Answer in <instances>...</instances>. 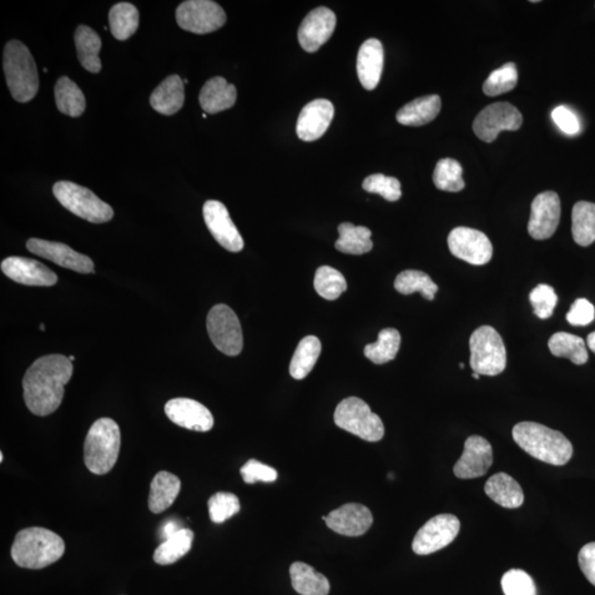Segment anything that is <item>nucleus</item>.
Masks as SVG:
<instances>
[{
  "instance_id": "f257e3e1",
  "label": "nucleus",
  "mask_w": 595,
  "mask_h": 595,
  "mask_svg": "<svg viewBox=\"0 0 595 595\" xmlns=\"http://www.w3.org/2000/svg\"><path fill=\"white\" fill-rule=\"evenodd\" d=\"M73 374L69 357L52 354L40 357L28 368L23 380L24 398L35 416L52 415L63 401L64 386Z\"/></svg>"
},
{
  "instance_id": "f03ea898",
  "label": "nucleus",
  "mask_w": 595,
  "mask_h": 595,
  "mask_svg": "<svg viewBox=\"0 0 595 595\" xmlns=\"http://www.w3.org/2000/svg\"><path fill=\"white\" fill-rule=\"evenodd\" d=\"M513 438L529 456L539 461L562 467L570 461L573 447L562 432L541 423L524 421L513 428Z\"/></svg>"
},
{
  "instance_id": "7ed1b4c3",
  "label": "nucleus",
  "mask_w": 595,
  "mask_h": 595,
  "mask_svg": "<svg viewBox=\"0 0 595 595\" xmlns=\"http://www.w3.org/2000/svg\"><path fill=\"white\" fill-rule=\"evenodd\" d=\"M65 552L63 539L58 534L42 527L23 529L17 534L12 547V558L17 566L43 569L57 562Z\"/></svg>"
},
{
  "instance_id": "20e7f679",
  "label": "nucleus",
  "mask_w": 595,
  "mask_h": 595,
  "mask_svg": "<svg viewBox=\"0 0 595 595\" xmlns=\"http://www.w3.org/2000/svg\"><path fill=\"white\" fill-rule=\"evenodd\" d=\"M4 71L10 94L17 102L28 103L37 95V65L29 49L18 40H10L5 47Z\"/></svg>"
},
{
  "instance_id": "39448f33",
  "label": "nucleus",
  "mask_w": 595,
  "mask_h": 595,
  "mask_svg": "<svg viewBox=\"0 0 595 595\" xmlns=\"http://www.w3.org/2000/svg\"><path fill=\"white\" fill-rule=\"evenodd\" d=\"M120 451V430L110 418H100L90 428L84 442V462L90 472L105 476L113 470Z\"/></svg>"
},
{
  "instance_id": "423d86ee",
  "label": "nucleus",
  "mask_w": 595,
  "mask_h": 595,
  "mask_svg": "<svg viewBox=\"0 0 595 595\" xmlns=\"http://www.w3.org/2000/svg\"><path fill=\"white\" fill-rule=\"evenodd\" d=\"M335 425L368 442L382 440L385 427L380 416L371 411L361 398L349 397L337 405L335 412Z\"/></svg>"
},
{
  "instance_id": "0eeeda50",
  "label": "nucleus",
  "mask_w": 595,
  "mask_h": 595,
  "mask_svg": "<svg viewBox=\"0 0 595 595\" xmlns=\"http://www.w3.org/2000/svg\"><path fill=\"white\" fill-rule=\"evenodd\" d=\"M470 365L480 375L496 376L505 371L507 354L502 336L490 326H483L470 337Z\"/></svg>"
},
{
  "instance_id": "6e6552de",
  "label": "nucleus",
  "mask_w": 595,
  "mask_h": 595,
  "mask_svg": "<svg viewBox=\"0 0 595 595\" xmlns=\"http://www.w3.org/2000/svg\"><path fill=\"white\" fill-rule=\"evenodd\" d=\"M53 194L65 209L90 223H106L113 219L112 206L105 203L92 191L82 185L70 181H60L54 184Z\"/></svg>"
},
{
  "instance_id": "1a4fd4ad",
  "label": "nucleus",
  "mask_w": 595,
  "mask_h": 595,
  "mask_svg": "<svg viewBox=\"0 0 595 595\" xmlns=\"http://www.w3.org/2000/svg\"><path fill=\"white\" fill-rule=\"evenodd\" d=\"M206 327L216 349L229 356L243 350V331L235 312L226 305H216L209 312Z\"/></svg>"
},
{
  "instance_id": "9d476101",
  "label": "nucleus",
  "mask_w": 595,
  "mask_h": 595,
  "mask_svg": "<svg viewBox=\"0 0 595 595\" xmlns=\"http://www.w3.org/2000/svg\"><path fill=\"white\" fill-rule=\"evenodd\" d=\"M179 27L196 34L216 32L224 26L226 14L219 4L211 0H188L175 12Z\"/></svg>"
},
{
  "instance_id": "9b49d317",
  "label": "nucleus",
  "mask_w": 595,
  "mask_h": 595,
  "mask_svg": "<svg viewBox=\"0 0 595 595\" xmlns=\"http://www.w3.org/2000/svg\"><path fill=\"white\" fill-rule=\"evenodd\" d=\"M460 521L451 514L432 517L418 531L412 542L413 552L427 556L450 544L460 532Z\"/></svg>"
},
{
  "instance_id": "f8f14e48",
  "label": "nucleus",
  "mask_w": 595,
  "mask_h": 595,
  "mask_svg": "<svg viewBox=\"0 0 595 595\" xmlns=\"http://www.w3.org/2000/svg\"><path fill=\"white\" fill-rule=\"evenodd\" d=\"M523 116L515 106L501 102L488 105L477 116L473 132L486 143H493L504 130L515 132L521 128Z\"/></svg>"
},
{
  "instance_id": "ddd939ff",
  "label": "nucleus",
  "mask_w": 595,
  "mask_h": 595,
  "mask_svg": "<svg viewBox=\"0 0 595 595\" xmlns=\"http://www.w3.org/2000/svg\"><path fill=\"white\" fill-rule=\"evenodd\" d=\"M448 246L453 256L476 266L492 260L493 245L482 231L470 228H457L448 236Z\"/></svg>"
},
{
  "instance_id": "4468645a",
  "label": "nucleus",
  "mask_w": 595,
  "mask_h": 595,
  "mask_svg": "<svg viewBox=\"0 0 595 595\" xmlns=\"http://www.w3.org/2000/svg\"><path fill=\"white\" fill-rule=\"evenodd\" d=\"M561 216L562 203L556 193L546 191L538 194L532 203L529 235L537 241L551 239L558 229Z\"/></svg>"
},
{
  "instance_id": "2eb2a0df",
  "label": "nucleus",
  "mask_w": 595,
  "mask_h": 595,
  "mask_svg": "<svg viewBox=\"0 0 595 595\" xmlns=\"http://www.w3.org/2000/svg\"><path fill=\"white\" fill-rule=\"evenodd\" d=\"M203 218L212 236L218 243L231 253H239L244 249V240L228 209L220 201L210 200L203 206Z\"/></svg>"
},
{
  "instance_id": "dca6fc26",
  "label": "nucleus",
  "mask_w": 595,
  "mask_h": 595,
  "mask_svg": "<svg viewBox=\"0 0 595 595\" xmlns=\"http://www.w3.org/2000/svg\"><path fill=\"white\" fill-rule=\"evenodd\" d=\"M30 253L42 257L54 264L64 267L80 274L94 272V263L90 257L78 253L68 245L40 239H32L27 241Z\"/></svg>"
},
{
  "instance_id": "f3484780",
  "label": "nucleus",
  "mask_w": 595,
  "mask_h": 595,
  "mask_svg": "<svg viewBox=\"0 0 595 595\" xmlns=\"http://www.w3.org/2000/svg\"><path fill=\"white\" fill-rule=\"evenodd\" d=\"M493 464L491 443L480 436L468 437L464 443L463 455L456 463L453 472L462 480L486 476Z\"/></svg>"
},
{
  "instance_id": "a211bd4d",
  "label": "nucleus",
  "mask_w": 595,
  "mask_h": 595,
  "mask_svg": "<svg viewBox=\"0 0 595 595\" xmlns=\"http://www.w3.org/2000/svg\"><path fill=\"white\" fill-rule=\"evenodd\" d=\"M336 26V16L331 9L319 7L307 14L301 23L298 40L307 52H316L332 37Z\"/></svg>"
},
{
  "instance_id": "6ab92c4d",
  "label": "nucleus",
  "mask_w": 595,
  "mask_h": 595,
  "mask_svg": "<svg viewBox=\"0 0 595 595\" xmlns=\"http://www.w3.org/2000/svg\"><path fill=\"white\" fill-rule=\"evenodd\" d=\"M165 411L171 421L188 430L206 432L214 426L211 411L190 398H175L165 403Z\"/></svg>"
},
{
  "instance_id": "aec40b11",
  "label": "nucleus",
  "mask_w": 595,
  "mask_h": 595,
  "mask_svg": "<svg viewBox=\"0 0 595 595\" xmlns=\"http://www.w3.org/2000/svg\"><path fill=\"white\" fill-rule=\"evenodd\" d=\"M2 270L8 279L22 285L52 287L58 282V276L52 269L26 257H8L3 260Z\"/></svg>"
},
{
  "instance_id": "412c9836",
  "label": "nucleus",
  "mask_w": 595,
  "mask_h": 595,
  "mask_svg": "<svg viewBox=\"0 0 595 595\" xmlns=\"http://www.w3.org/2000/svg\"><path fill=\"white\" fill-rule=\"evenodd\" d=\"M325 522L333 532L343 536L359 537L368 532L373 524V515L362 504L350 503L332 511L324 517Z\"/></svg>"
},
{
  "instance_id": "4be33fe9",
  "label": "nucleus",
  "mask_w": 595,
  "mask_h": 595,
  "mask_svg": "<svg viewBox=\"0 0 595 595\" xmlns=\"http://www.w3.org/2000/svg\"><path fill=\"white\" fill-rule=\"evenodd\" d=\"M333 118H335V106L330 100H312L302 109L298 118V137L309 143L321 138L329 128Z\"/></svg>"
},
{
  "instance_id": "5701e85b",
  "label": "nucleus",
  "mask_w": 595,
  "mask_h": 595,
  "mask_svg": "<svg viewBox=\"0 0 595 595\" xmlns=\"http://www.w3.org/2000/svg\"><path fill=\"white\" fill-rule=\"evenodd\" d=\"M356 69L363 88L375 90L384 69V48L380 40L372 38L362 44L357 54Z\"/></svg>"
},
{
  "instance_id": "b1692460",
  "label": "nucleus",
  "mask_w": 595,
  "mask_h": 595,
  "mask_svg": "<svg viewBox=\"0 0 595 595\" xmlns=\"http://www.w3.org/2000/svg\"><path fill=\"white\" fill-rule=\"evenodd\" d=\"M237 99L236 88L224 78H212L200 93L201 108L208 114H218L233 108Z\"/></svg>"
},
{
  "instance_id": "393cba45",
  "label": "nucleus",
  "mask_w": 595,
  "mask_h": 595,
  "mask_svg": "<svg viewBox=\"0 0 595 595\" xmlns=\"http://www.w3.org/2000/svg\"><path fill=\"white\" fill-rule=\"evenodd\" d=\"M184 104V84L179 75L166 78L151 94L150 105L156 112L170 116L178 113Z\"/></svg>"
},
{
  "instance_id": "a878e982",
  "label": "nucleus",
  "mask_w": 595,
  "mask_h": 595,
  "mask_svg": "<svg viewBox=\"0 0 595 595\" xmlns=\"http://www.w3.org/2000/svg\"><path fill=\"white\" fill-rule=\"evenodd\" d=\"M486 496L502 507L515 509L524 503V492L515 478L506 473H496L488 478L486 487Z\"/></svg>"
},
{
  "instance_id": "bb28decb",
  "label": "nucleus",
  "mask_w": 595,
  "mask_h": 595,
  "mask_svg": "<svg viewBox=\"0 0 595 595\" xmlns=\"http://www.w3.org/2000/svg\"><path fill=\"white\" fill-rule=\"evenodd\" d=\"M441 109V99L438 95H428L412 100L398 110L396 115L397 122L418 128L432 122L437 118Z\"/></svg>"
},
{
  "instance_id": "cd10ccee",
  "label": "nucleus",
  "mask_w": 595,
  "mask_h": 595,
  "mask_svg": "<svg viewBox=\"0 0 595 595\" xmlns=\"http://www.w3.org/2000/svg\"><path fill=\"white\" fill-rule=\"evenodd\" d=\"M181 481L175 474L161 471L156 474L150 486L148 506L151 512L160 514L168 509L178 497Z\"/></svg>"
},
{
  "instance_id": "c85d7f7f",
  "label": "nucleus",
  "mask_w": 595,
  "mask_h": 595,
  "mask_svg": "<svg viewBox=\"0 0 595 595\" xmlns=\"http://www.w3.org/2000/svg\"><path fill=\"white\" fill-rule=\"evenodd\" d=\"M75 47L78 58L82 67L90 73H99L102 70V62L99 57L102 49V40L92 28L80 24L74 34Z\"/></svg>"
},
{
  "instance_id": "c756f323",
  "label": "nucleus",
  "mask_w": 595,
  "mask_h": 595,
  "mask_svg": "<svg viewBox=\"0 0 595 595\" xmlns=\"http://www.w3.org/2000/svg\"><path fill=\"white\" fill-rule=\"evenodd\" d=\"M290 578L295 591L301 595H327L330 592L329 580L305 562L291 564Z\"/></svg>"
},
{
  "instance_id": "7c9ffc66",
  "label": "nucleus",
  "mask_w": 595,
  "mask_h": 595,
  "mask_svg": "<svg viewBox=\"0 0 595 595\" xmlns=\"http://www.w3.org/2000/svg\"><path fill=\"white\" fill-rule=\"evenodd\" d=\"M339 240L335 241V249L341 253L363 255L373 249L372 231L365 226H355L352 223L339 225Z\"/></svg>"
},
{
  "instance_id": "2f4dec72",
  "label": "nucleus",
  "mask_w": 595,
  "mask_h": 595,
  "mask_svg": "<svg viewBox=\"0 0 595 595\" xmlns=\"http://www.w3.org/2000/svg\"><path fill=\"white\" fill-rule=\"evenodd\" d=\"M321 342L315 335L306 336L297 346L290 363V375L295 380H304L314 370L321 354Z\"/></svg>"
},
{
  "instance_id": "473e14b6",
  "label": "nucleus",
  "mask_w": 595,
  "mask_h": 595,
  "mask_svg": "<svg viewBox=\"0 0 595 595\" xmlns=\"http://www.w3.org/2000/svg\"><path fill=\"white\" fill-rule=\"evenodd\" d=\"M55 103L57 108L64 115L70 118H79L85 110V97L72 80L62 77L58 80L54 88Z\"/></svg>"
},
{
  "instance_id": "72a5a7b5",
  "label": "nucleus",
  "mask_w": 595,
  "mask_h": 595,
  "mask_svg": "<svg viewBox=\"0 0 595 595\" xmlns=\"http://www.w3.org/2000/svg\"><path fill=\"white\" fill-rule=\"evenodd\" d=\"M548 346L552 355L569 359L573 364L583 365L589 360L586 342L582 337L570 335V333H556L549 340Z\"/></svg>"
},
{
  "instance_id": "f704fd0d",
  "label": "nucleus",
  "mask_w": 595,
  "mask_h": 595,
  "mask_svg": "<svg viewBox=\"0 0 595 595\" xmlns=\"http://www.w3.org/2000/svg\"><path fill=\"white\" fill-rule=\"evenodd\" d=\"M194 538V533L191 529H181L173 537L165 539L156 549L154 553L155 562L161 564V566H168V564H173L180 561L193 548Z\"/></svg>"
},
{
  "instance_id": "c9c22d12",
  "label": "nucleus",
  "mask_w": 595,
  "mask_h": 595,
  "mask_svg": "<svg viewBox=\"0 0 595 595\" xmlns=\"http://www.w3.org/2000/svg\"><path fill=\"white\" fill-rule=\"evenodd\" d=\"M572 236L580 246L587 247L595 241V204L580 201L572 209Z\"/></svg>"
},
{
  "instance_id": "e433bc0d",
  "label": "nucleus",
  "mask_w": 595,
  "mask_h": 595,
  "mask_svg": "<svg viewBox=\"0 0 595 595\" xmlns=\"http://www.w3.org/2000/svg\"><path fill=\"white\" fill-rule=\"evenodd\" d=\"M109 27L114 38L125 42L137 32L139 13L134 5L119 3L109 10Z\"/></svg>"
},
{
  "instance_id": "4c0bfd02",
  "label": "nucleus",
  "mask_w": 595,
  "mask_h": 595,
  "mask_svg": "<svg viewBox=\"0 0 595 595\" xmlns=\"http://www.w3.org/2000/svg\"><path fill=\"white\" fill-rule=\"evenodd\" d=\"M401 342V333L396 329H384L378 335V340L367 345L364 354L374 364L382 365L395 360L400 351Z\"/></svg>"
},
{
  "instance_id": "58836bf2",
  "label": "nucleus",
  "mask_w": 595,
  "mask_h": 595,
  "mask_svg": "<svg viewBox=\"0 0 595 595\" xmlns=\"http://www.w3.org/2000/svg\"><path fill=\"white\" fill-rule=\"evenodd\" d=\"M395 289L401 295H411L415 292L426 298L427 300L435 299L439 290L430 275L420 270H405L397 276Z\"/></svg>"
},
{
  "instance_id": "ea45409f",
  "label": "nucleus",
  "mask_w": 595,
  "mask_h": 595,
  "mask_svg": "<svg viewBox=\"0 0 595 595\" xmlns=\"http://www.w3.org/2000/svg\"><path fill=\"white\" fill-rule=\"evenodd\" d=\"M462 174V166L457 160L441 159L438 161L435 173H433V183L439 190L447 191V193H460L466 186Z\"/></svg>"
},
{
  "instance_id": "a19ab883",
  "label": "nucleus",
  "mask_w": 595,
  "mask_h": 595,
  "mask_svg": "<svg viewBox=\"0 0 595 595\" xmlns=\"http://www.w3.org/2000/svg\"><path fill=\"white\" fill-rule=\"evenodd\" d=\"M314 285L317 294L326 300H336L347 289L345 276L330 266L317 269Z\"/></svg>"
},
{
  "instance_id": "79ce46f5",
  "label": "nucleus",
  "mask_w": 595,
  "mask_h": 595,
  "mask_svg": "<svg viewBox=\"0 0 595 595\" xmlns=\"http://www.w3.org/2000/svg\"><path fill=\"white\" fill-rule=\"evenodd\" d=\"M518 82V71L515 63L504 64L503 67L493 71L483 84V92L487 97H497L511 92Z\"/></svg>"
},
{
  "instance_id": "37998d69",
  "label": "nucleus",
  "mask_w": 595,
  "mask_h": 595,
  "mask_svg": "<svg viewBox=\"0 0 595 595\" xmlns=\"http://www.w3.org/2000/svg\"><path fill=\"white\" fill-rule=\"evenodd\" d=\"M211 521L222 524L240 512V499L233 493L219 492L211 496L208 502Z\"/></svg>"
},
{
  "instance_id": "c03bdc74",
  "label": "nucleus",
  "mask_w": 595,
  "mask_h": 595,
  "mask_svg": "<svg viewBox=\"0 0 595 595\" xmlns=\"http://www.w3.org/2000/svg\"><path fill=\"white\" fill-rule=\"evenodd\" d=\"M363 189L370 194H377L387 201L396 202L401 198V184L392 176L382 174L367 176L363 183Z\"/></svg>"
},
{
  "instance_id": "a18cd8bd",
  "label": "nucleus",
  "mask_w": 595,
  "mask_h": 595,
  "mask_svg": "<svg viewBox=\"0 0 595 595\" xmlns=\"http://www.w3.org/2000/svg\"><path fill=\"white\" fill-rule=\"evenodd\" d=\"M501 584L505 595H537L533 578L523 570H509L504 574Z\"/></svg>"
},
{
  "instance_id": "49530a36",
  "label": "nucleus",
  "mask_w": 595,
  "mask_h": 595,
  "mask_svg": "<svg viewBox=\"0 0 595 595\" xmlns=\"http://www.w3.org/2000/svg\"><path fill=\"white\" fill-rule=\"evenodd\" d=\"M529 301L533 306L534 314L539 319L546 320L552 316L554 307L557 306L558 297L552 287L538 285L529 295Z\"/></svg>"
},
{
  "instance_id": "de8ad7c7",
  "label": "nucleus",
  "mask_w": 595,
  "mask_h": 595,
  "mask_svg": "<svg viewBox=\"0 0 595 595\" xmlns=\"http://www.w3.org/2000/svg\"><path fill=\"white\" fill-rule=\"evenodd\" d=\"M241 477L247 484H254L256 482L271 483L277 480L279 473L274 468L266 466V464L260 461L251 460L247 461L241 468Z\"/></svg>"
},
{
  "instance_id": "09e8293b",
  "label": "nucleus",
  "mask_w": 595,
  "mask_h": 595,
  "mask_svg": "<svg viewBox=\"0 0 595 595\" xmlns=\"http://www.w3.org/2000/svg\"><path fill=\"white\" fill-rule=\"evenodd\" d=\"M595 317L594 306L587 299H577L567 314V321L571 326H583L591 324Z\"/></svg>"
},
{
  "instance_id": "8fccbe9b",
  "label": "nucleus",
  "mask_w": 595,
  "mask_h": 595,
  "mask_svg": "<svg viewBox=\"0 0 595 595\" xmlns=\"http://www.w3.org/2000/svg\"><path fill=\"white\" fill-rule=\"evenodd\" d=\"M552 116L554 124L564 134L574 136L578 135L580 130H581V126H580L576 114L567 109L566 106H558L557 109H553Z\"/></svg>"
},
{
  "instance_id": "3c124183",
  "label": "nucleus",
  "mask_w": 595,
  "mask_h": 595,
  "mask_svg": "<svg viewBox=\"0 0 595 595\" xmlns=\"http://www.w3.org/2000/svg\"><path fill=\"white\" fill-rule=\"evenodd\" d=\"M579 566L588 581L595 587V543H590L579 552Z\"/></svg>"
},
{
  "instance_id": "603ef678",
  "label": "nucleus",
  "mask_w": 595,
  "mask_h": 595,
  "mask_svg": "<svg viewBox=\"0 0 595 595\" xmlns=\"http://www.w3.org/2000/svg\"><path fill=\"white\" fill-rule=\"evenodd\" d=\"M181 529H184L181 524L178 521H175V519H171V521L165 522L163 527H161V537L165 541V539L173 537Z\"/></svg>"
},
{
  "instance_id": "864d4df0",
  "label": "nucleus",
  "mask_w": 595,
  "mask_h": 595,
  "mask_svg": "<svg viewBox=\"0 0 595 595\" xmlns=\"http://www.w3.org/2000/svg\"><path fill=\"white\" fill-rule=\"evenodd\" d=\"M587 345L589 349L591 350L595 354V331L591 335H588Z\"/></svg>"
},
{
  "instance_id": "5fc2aeb1",
  "label": "nucleus",
  "mask_w": 595,
  "mask_h": 595,
  "mask_svg": "<svg viewBox=\"0 0 595 595\" xmlns=\"http://www.w3.org/2000/svg\"><path fill=\"white\" fill-rule=\"evenodd\" d=\"M472 376H473V378H476V380L478 381V380H480V376H481V375H480V374H477V373H474V372H473Z\"/></svg>"
},
{
  "instance_id": "6e6d98bb",
  "label": "nucleus",
  "mask_w": 595,
  "mask_h": 595,
  "mask_svg": "<svg viewBox=\"0 0 595 595\" xmlns=\"http://www.w3.org/2000/svg\"><path fill=\"white\" fill-rule=\"evenodd\" d=\"M69 359H70L71 362H73L75 360V357L71 355V356H69Z\"/></svg>"
},
{
  "instance_id": "4d7b16f0",
  "label": "nucleus",
  "mask_w": 595,
  "mask_h": 595,
  "mask_svg": "<svg viewBox=\"0 0 595 595\" xmlns=\"http://www.w3.org/2000/svg\"><path fill=\"white\" fill-rule=\"evenodd\" d=\"M0 461H2V462L4 461V455H3V453H2V455H0Z\"/></svg>"
},
{
  "instance_id": "13d9d810",
  "label": "nucleus",
  "mask_w": 595,
  "mask_h": 595,
  "mask_svg": "<svg viewBox=\"0 0 595 595\" xmlns=\"http://www.w3.org/2000/svg\"><path fill=\"white\" fill-rule=\"evenodd\" d=\"M40 329H42V331H44V325H40Z\"/></svg>"
},
{
  "instance_id": "bf43d9fd",
  "label": "nucleus",
  "mask_w": 595,
  "mask_h": 595,
  "mask_svg": "<svg viewBox=\"0 0 595 595\" xmlns=\"http://www.w3.org/2000/svg\"><path fill=\"white\" fill-rule=\"evenodd\" d=\"M460 367H461V368H464V364H463V363H461Z\"/></svg>"
}]
</instances>
